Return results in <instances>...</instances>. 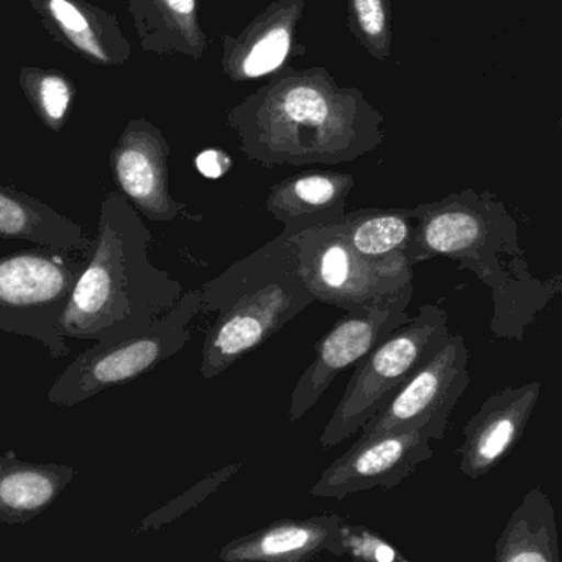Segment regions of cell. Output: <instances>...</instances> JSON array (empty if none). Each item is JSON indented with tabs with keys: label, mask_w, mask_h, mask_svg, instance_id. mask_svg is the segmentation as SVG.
Instances as JSON below:
<instances>
[{
	"label": "cell",
	"mask_w": 562,
	"mask_h": 562,
	"mask_svg": "<svg viewBox=\"0 0 562 562\" xmlns=\"http://www.w3.org/2000/svg\"><path fill=\"white\" fill-rule=\"evenodd\" d=\"M150 229L119 191L105 194L91 257L58 321L65 339L108 342L144 333L183 297L150 260Z\"/></svg>",
	"instance_id": "1"
},
{
	"label": "cell",
	"mask_w": 562,
	"mask_h": 562,
	"mask_svg": "<svg viewBox=\"0 0 562 562\" xmlns=\"http://www.w3.org/2000/svg\"><path fill=\"white\" fill-rule=\"evenodd\" d=\"M240 150L263 167L350 164L375 150L382 117L356 91L321 79L262 89L229 114Z\"/></svg>",
	"instance_id": "2"
},
{
	"label": "cell",
	"mask_w": 562,
	"mask_h": 562,
	"mask_svg": "<svg viewBox=\"0 0 562 562\" xmlns=\"http://www.w3.org/2000/svg\"><path fill=\"white\" fill-rule=\"evenodd\" d=\"M201 313H217L201 353V375L216 379L316 303L283 236L200 288Z\"/></svg>",
	"instance_id": "3"
},
{
	"label": "cell",
	"mask_w": 562,
	"mask_h": 562,
	"mask_svg": "<svg viewBox=\"0 0 562 562\" xmlns=\"http://www.w3.org/2000/svg\"><path fill=\"white\" fill-rule=\"evenodd\" d=\"M413 213L415 234L405 254L409 266L448 257L487 283L495 297L515 290L504 259L521 256L517 224L494 194L459 191L435 203L418 204Z\"/></svg>",
	"instance_id": "4"
},
{
	"label": "cell",
	"mask_w": 562,
	"mask_h": 562,
	"mask_svg": "<svg viewBox=\"0 0 562 562\" xmlns=\"http://www.w3.org/2000/svg\"><path fill=\"white\" fill-rule=\"evenodd\" d=\"M449 336L448 311L436 304L419 307L415 317L357 363L321 435V448L327 451L359 432L445 347Z\"/></svg>",
	"instance_id": "5"
},
{
	"label": "cell",
	"mask_w": 562,
	"mask_h": 562,
	"mask_svg": "<svg viewBox=\"0 0 562 562\" xmlns=\"http://www.w3.org/2000/svg\"><path fill=\"white\" fill-rule=\"evenodd\" d=\"M89 257L43 247L0 256V330L36 340L55 360L68 357L58 321Z\"/></svg>",
	"instance_id": "6"
},
{
	"label": "cell",
	"mask_w": 562,
	"mask_h": 562,
	"mask_svg": "<svg viewBox=\"0 0 562 562\" xmlns=\"http://www.w3.org/2000/svg\"><path fill=\"white\" fill-rule=\"evenodd\" d=\"M200 313V291H184L180 303L150 329L95 342L79 353L55 380L46 398L52 405L76 406L102 390L150 372L184 349L191 339V324Z\"/></svg>",
	"instance_id": "7"
},
{
	"label": "cell",
	"mask_w": 562,
	"mask_h": 562,
	"mask_svg": "<svg viewBox=\"0 0 562 562\" xmlns=\"http://www.w3.org/2000/svg\"><path fill=\"white\" fill-rule=\"evenodd\" d=\"M288 240L296 254L301 279L321 303L352 311L413 288V267L405 257L389 262L363 259L337 226L304 231Z\"/></svg>",
	"instance_id": "8"
},
{
	"label": "cell",
	"mask_w": 562,
	"mask_h": 562,
	"mask_svg": "<svg viewBox=\"0 0 562 562\" xmlns=\"http://www.w3.org/2000/svg\"><path fill=\"white\" fill-rule=\"evenodd\" d=\"M415 288L372 306L346 311L314 347L313 362L304 370L291 393L290 422H300L349 367L369 356L393 330L405 326L412 316L408 306Z\"/></svg>",
	"instance_id": "9"
},
{
	"label": "cell",
	"mask_w": 562,
	"mask_h": 562,
	"mask_svg": "<svg viewBox=\"0 0 562 562\" xmlns=\"http://www.w3.org/2000/svg\"><path fill=\"white\" fill-rule=\"evenodd\" d=\"M468 366L464 336L451 334L445 347L360 429V438L423 428L441 441L452 409L471 383Z\"/></svg>",
	"instance_id": "10"
},
{
	"label": "cell",
	"mask_w": 562,
	"mask_h": 562,
	"mask_svg": "<svg viewBox=\"0 0 562 562\" xmlns=\"http://www.w3.org/2000/svg\"><path fill=\"white\" fill-rule=\"evenodd\" d=\"M431 441V432L423 428L359 438L323 472L310 495L342 501L359 492L396 487L432 458Z\"/></svg>",
	"instance_id": "11"
},
{
	"label": "cell",
	"mask_w": 562,
	"mask_h": 562,
	"mask_svg": "<svg viewBox=\"0 0 562 562\" xmlns=\"http://www.w3.org/2000/svg\"><path fill=\"white\" fill-rule=\"evenodd\" d=\"M170 145L165 135L144 119L132 121L119 137L111 154V171L119 193L154 223L175 220L201 223L203 216L175 200L168 173Z\"/></svg>",
	"instance_id": "12"
},
{
	"label": "cell",
	"mask_w": 562,
	"mask_h": 562,
	"mask_svg": "<svg viewBox=\"0 0 562 562\" xmlns=\"http://www.w3.org/2000/svg\"><path fill=\"white\" fill-rule=\"evenodd\" d=\"M538 382L507 386L485 400L464 428L459 471L469 479L488 474L515 448L540 398Z\"/></svg>",
	"instance_id": "13"
},
{
	"label": "cell",
	"mask_w": 562,
	"mask_h": 562,
	"mask_svg": "<svg viewBox=\"0 0 562 562\" xmlns=\"http://www.w3.org/2000/svg\"><path fill=\"white\" fill-rule=\"evenodd\" d=\"M352 175L310 170L293 175L270 188L266 207L283 224L280 236L291 239L304 231L340 226L347 217Z\"/></svg>",
	"instance_id": "14"
},
{
	"label": "cell",
	"mask_w": 562,
	"mask_h": 562,
	"mask_svg": "<svg viewBox=\"0 0 562 562\" xmlns=\"http://www.w3.org/2000/svg\"><path fill=\"white\" fill-rule=\"evenodd\" d=\"M340 515L284 518L234 538L220 551L221 562H311L321 553L344 557Z\"/></svg>",
	"instance_id": "15"
},
{
	"label": "cell",
	"mask_w": 562,
	"mask_h": 562,
	"mask_svg": "<svg viewBox=\"0 0 562 562\" xmlns=\"http://www.w3.org/2000/svg\"><path fill=\"white\" fill-rule=\"evenodd\" d=\"M53 40L99 65H121L128 45L114 16L85 0H29Z\"/></svg>",
	"instance_id": "16"
},
{
	"label": "cell",
	"mask_w": 562,
	"mask_h": 562,
	"mask_svg": "<svg viewBox=\"0 0 562 562\" xmlns=\"http://www.w3.org/2000/svg\"><path fill=\"white\" fill-rule=\"evenodd\" d=\"M0 239L22 240L43 249L91 254L94 237L48 204L0 184Z\"/></svg>",
	"instance_id": "17"
},
{
	"label": "cell",
	"mask_w": 562,
	"mask_h": 562,
	"mask_svg": "<svg viewBox=\"0 0 562 562\" xmlns=\"http://www.w3.org/2000/svg\"><path fill=\"white\" fill-rule=\"evenodd\" d=\"M71 465L0 456V524L19 527L52 507L75 479Z\"/></svg>",
	"instance_id": "18"
},
{
	"label": "cell",
	"mask_w": 562,
	"mask_h": 562,
	"mask_svg": "<svg viewBox=\"0 0 562 562\" xmlns=\"http://www.w3.org/2000/svg\"><path fill=\"white\" fill-rule=\"evenodd\" d=\"M494 562H561L557 512L541 488L528 492L508 518Z\"/></svg>",
	"instance_id": "19"
},
{
	"label": "cell",
	"mask_w": 562,
	"mask_h": 562,
	"mask_svg": "<svg viewBox=\"0 0 562 562\" xmlns=\"http://www.w3.org/2000/svg\"><path fill=\"white\" fill-rule=\"evenodd\" d=\"M337 227L363 259L389 262L405 257L416 217L413 210H359L347 213L346 221Z\"/></svg>",
	"instance_id": "20"
},
{
	"label": "cell",
	"mask_w": 562,
	"mask_h": 562,
	"mask_svg": "<svg viewBox=\"0 0 562 562\" xmlns=\"http://www.w3.org/2000/svg\"><path fill=\"white\" fill-rule=\"evenodd\" d=\"M290 20L272 16L257 25L247 36L244 46L231 56V75L234 79H257L279 68L291 48Z\"/></svg>",
	"instance_id": "21"
},
{
	"label": "cell",
	"mask_w": 562,
	"mask_h": 562,
	"mask_svg": "<svg viewBox=\"0 0 562 562\" xmlns=\"http://www.w3.org/2000/svg\"><path fill=\"white\" fill-rule=\"evenodd\" d=\"M19 81L42 124L48 131L61 132L78 94L71 79L58 69L23 66Z\"/></svg>",
	"instance_id": "22"
},
{
	"label": "cell",
	"mask_w": 562,
	"mask_h": 562,
	"mask_svg": "<svg viewBox=\"0 0 562 562\" xmlns=\"http://www.w3.org/2000/svg\"><path fill=\"white\" fill-rule=\"evenodd\" d=\"M243 464L226 465V468L220 469V471L213 472L207 475L203 481L198 482L193 487L188 488L183 494L178 495L173 501L167 502L164 507L158 510L151 512L150 515L144 518L135 528V533H145V531L160 530V528L167 527V525L173 524L178 518L183 517L188 512L196 508L198 505L206 502L211 495L216 494L231 477L240 471Z\"/></svg>",
	"instance_id": "23"
},
{
	"label": "cell",
	"mask_w": 562,
	"mask_h": 562,
	"mask_svg": "<svg viewBox=\"0 0 562 562\" xmlns=\"http://www.w3.org/2000/svg\"><path fill=\"white\" fill-rule=\"evenodd\" d=\"M344 557L352 562H409L398 548L366 525L344 520L340 525Z\"/></svg>",
	"instance_id": "24"
},
{
	"label": "cell",
	"mask_w": 562,
	"mask_h": 562,
	"mask_svg": "<svg viewBox=\"0 0 562 562\" xmlns=\"http://www.w3.org/2000/svg\"><path fill=\"white\" fill-rule=\"evenodd\" d=\"M386 0H350L352 20L359 35L372 49H389V9Z\"/></svg>",
	"instance_id": "25"
},
{
	"label": "cell",
	"mask_w": 562,
	"mask_h": 562,
	"mask_svg": "<svg viewBox=\"0 0 562 562\" xmlns=\"http://www.w3.org/2000/svg\"><path fill=\"white\" fill-rule=\"evenodd\" d=\"M164 5L170 12H173L175 15L183 16V19H190V16L194 15V10H196V2L194 0H164Z\"/></svg>",
	"instance_id": "26"
},
{
	"label": "cell",
	"mask_w": 562,
	"mask_h": 562,
	"mask_svg": "<svg viewBox=\"0 0 562 562\" xmlns=\"http://www.w3.org/2000/svg\"><path fill=\"white\" fill-rule=\"evenodd\" d=\"M560 125H561V128H562V117L560 119Z\"/></svg>",
	"instance_id": "27"
}]
</instances>
